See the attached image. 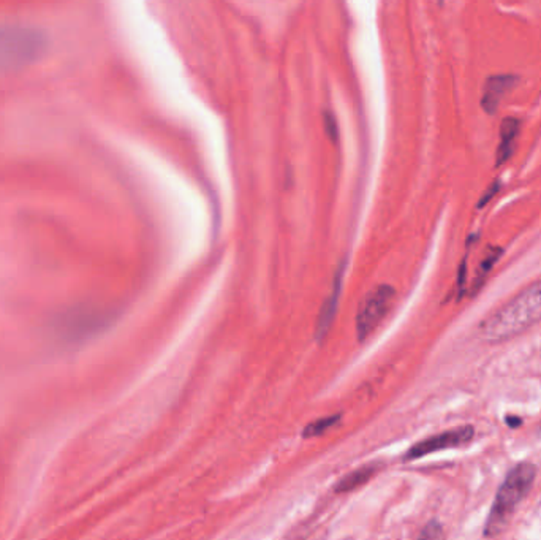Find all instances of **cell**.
Returning <instances> with one entry per match:
<instances>
[{
    "label": "cell",
    "instance_id": "cell-4",
    "mask_svg": "<svg viewBox=\"0 0 541 540\" xmlns=\"http://www.w3.org/2000/svg\"><path fill=\"white\" fill-rule=\"evenodd\" d=\"M396 298V290L391 285L380 284L366 295L358 306L356 312V336L358 341H366L385 319Z\"/></svg>",
    "mask_w": 541,
    "mask_h": 540
},
{
    "label": "cell",
    "instance_id": "cell-8",
    "mask_svg": "<svg viewBox=\"0 0 541 540\" xmlns=\"http://www.w3.org/2000/svg\"><path fill=\"white\" fill-rule=\"evenodd\" d=\"M519 133V121L515 118H507L502 121L500 127V143L497 149V167H500L513 154L516 136Z\"/></svg>",
    "mask_w": 541,
    "mask_h": 540
},
{
    "label": "cell",
    "instance_id": "cell-13",
    "mask_svg": "<svg viewBox=\"0 0 541 540\" xmlns=\"http://www.w3.org/2000/svg\"><path fill=\"white\" fill-rule=\"evenodd\" d=\"M505 422H507L510 428H517V427H521V423H522V420L519 419V417H513V415H508L507 419H505Z\"/></svg>",
    "mask_w": 541,
    "mask_h": 540
},
{
    "label": "cell",
    "instance_id": "cell-3",
    "mask_svg": "<svg viewBox=\"0 0 541 540\" xmlns=\"http://www.w3.org/2000/svg\"><path fill=\"white\" fill-rule=\"evenodd\" d=\"M537 477V467L532 463H519L505 477L490 509L485 536L493 539L507 529L516 507L527 496Z\"/></svg>",
    "mask_w": 541,
    "mask_h": 540
},
{
    "label": "cell",
    "instance_id": "cell-10",
    "mask_svg": "<svg viewBox=\"0 0 541 540\" xmlns=\"http://www.w3.org/2000/svg\"><path fill=\"white\" fill-rule=\"evenodd\" d=\"M339 420H341V415H329V417H324V419H320V420H316V422L309 423L307 427L304 428V431H302V436H304V437L321 436V434L326 433V431L329 428L336 427V424L339 423Z\"/></svg>",
    "mask_w": 541,
    "mask_h": 540
},
{
    "label": "cell",
    "instance_id": "cell-5",
    "mask_svg": "<svg viewBox=\"0 0 541 540\" xmlns=\"http://www.w3.org/2000/svg\"><path fill=\"white\" fill-rule=\"evenodd\" d=\"M473 434H475V428L472 427V424H463V427L443 431V433L431 436L428 439H424V441L415 444L413 447L407 452L406 459H416V458L431 455V453H436L440 450L460 447V445L472 441Z\"/></svg>",
    "mask_w": 541,
    "mask_h": 540
},
{
    "label": "cell",
    "instance_id": "cell-6",
    "mask_svg": "<svg viewBox=\"0 0 541 540\" xmlns=\"http://www.w3.org/2000/svg\"><path fill=\"white\" fill-rule=\"evenodd\" d=\"M344 272H345V266L342 265L336 272V277L333 280V287H331L326 300H324V303L321 305L319 319H316V325H315V336L319 341L323 340V337L328 335L331 325H333L334 315H336L337 306H339V298H341V293H342Z\"/></svg>",
    "mask_w": 541,
    "mask_h": 540
},
{
    "label": "cell",
    "instance_id": "cell-14",
    "mask_svg": "<svg viewBox=\"0 0 541 540\" xmlns=\"http://www.w3.org/2000/svg\"><path fill=\"white\" fill-rule=\"evenodd\" d=\"M540 428H541V423H540Z\"/></svg>",
    "mask_w": 541,
    "mask_h": 540
},
{
    "label": "cell",
    "instance_id": "cell-1",
    "mask_svg": "<svg viewBox=\"0 0 541 540\" xmlns=\"http://www.w3.org/2000/svg\"><path fill=\"white\" fill-rule=\"evenodd\" d=\"M541 322V279L490 312L480 323L478 333L486 342H503L522 335Z\"/></svg>",
    "mask_w": 541,
    "mask_h": 540
},
{
    "label": "cell",
    "instance_id": "cell-12",
    "mask_svg": "<svg viewBox=\"0 0 541 540\" xmlns=\"http://www.w3.org/2000/svg\"><path fill=\"white\" fill-rule=\"evenodd\" d=\"M324 127H326V132L329 133L331 140L337 138V126H336V119L331 113H324Z\"/></svg>",
    "mask_w": 541,
    "mask_h": 540
},
{
    "label": "cell",
    "instance_id": "cell-7",
    "mask_svg": "<svg viewBox=\"0 0 541 540\" xmlns=\"http://www.w3.org/2000/svg\"><path fill=\"white\" fill-rule=\"evenodd\" d=\"M515 83H516V78L513 75L490 76L485 86V92H483V98H481L483 108H485L489 114H494L500 105L502 97L511 88H513Z\"/></svg>",
    "mask_w": 541,
    "mask_h": 540
},
{
    "label": "cell",
    "instance_id": "cell-11",
    "mask_svg": "<svg viewBox=\"0 0 541 540\" xmlns=\"http://www.w3.org/2000/svg\"><path fill=\"white\" fill-rule=\"evenodd\" d=\"M418 540H445L442 524L438 521H429L421 531Z\"/></svg>",
    "mask_w": 541,
    "mask_h": 540
},
{
    "label": "cell",
    "instance_id": "cell-9",
    "mask_svg": "<svg viewBox=\"0 0 541 540\" xmlns=\"http://www.w3.org/2000/svg\"><path fill=\"white\" fill-rule=\"evenodd\" d=\"M377 471H378V466H375V464L359 467V469L347 474L344 479L337 482L336 491L345 493V491H351V489H356L358 486L367 484V482H369L373 475L377 474Z\"/></svg>",
    "mask_w": 541,
    "mask_h": 540
},
{
    "label": "cell",
    "instance_id": "cell-2",
    "mask_svg": "<svg viewBox=\"0 0 541 540\" xmlns=\"http://www.w3.org/2000/svg\"><path fill=\"white\" fill-rule=\"evenodd\" d=\"M48 51V37L38 27L0 26V73L34 66Z\"/></svg>",
    "mask_w": 541,
    "mask_h": 540
}]
</instances>
